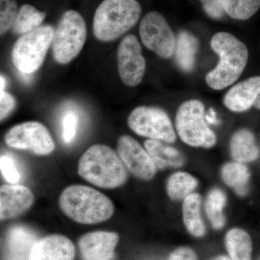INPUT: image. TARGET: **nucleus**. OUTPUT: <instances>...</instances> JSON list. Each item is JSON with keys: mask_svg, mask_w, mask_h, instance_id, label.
<instances>
[{"mask_svg": "<svg viewBox=\"0 0 260 260\" xmlns=\"http://www.w3.org/2000/svg\"><path fill=\"white\" fill-rule=\"evenodd\" d=\"M210 46L219 56V61L207 74L205 81L213 90H223L240 78L247 64L249 51L244 43L226 32L215 34Z\"/></svg>", "mask_w": 260, "mask_h": 260, "instance_id": "nucleus-1", "label": "nucleus"}, {"mask_svg": "<svg viewBox=\"0 0 260 260\" xmlns=\"http://www.w3.org/2000/svg\"><path fill=\"white\" fill-rule=\"evenodd\" d=\"M59 207L70 219L83 224H95L109 220L114 212L112 200L105 194L84 185L68 186L61 193Z\"/></svg>", "mask_w": 260, "mask_h": 260, "instance_id": "nucleus-2", "label": "nucleus"}, {"mask_svg": "<svg viewBox=\"0 0 260 260\" xmlns=\"http://www.w3.org/2000/svg\"><path fill=\"white\" fill-rule=\"evenodd\" d=\"M78 174L93 185L114 189L126 182L127 171L119 155L104 145H94L80 157Z\"/></svg>", "mask_w": 260, "mask_h": 260, "instance_id": "nucleus-3", "label": "nucleus"}, {"mask_svg": "<svg viewBox=\"0 0 260 260\" xmlns=\"http://www.w3.org/2000/svg\"><path fill=\"white\" fill-rule=\"evenodd\" d=\"M141 13L137 0H104L94 15V35L101 42L116 40L138 23Z\"/></svg>", "mask_w": 260, "mask_h": 260, "instance_id": "nucleus-4", "label": "nucleus"}, {"mask_svg": "<svg viewBox=\"0 0 260 260\" xmlns=\"http://www.w3.org/2000/svg\"><path fill=\"white\" fill-rule=\"evenodd\" d=\"M203 103L191 99L182 103L175 118L176 129L181 141L195 148H211L217 136L207 124Z\"/></svg>", "mask_w": 260, "mask_h": 260, "instance_id": "nucleus-5", "label": "nucleus"}, {"mask_svg": "<svg viewBox=\"0 0 260 260\" xmlns=\"http://www.w3.org/2000/svg\"><path fill=\"white\" fill-rule=\"evenodd\" d=\"M86 37V24L82 15L75 10L65 12L51 44L54 59L61 64L70 63L83 49Z\"/></svg>", "mask_w": 260, "mask_h": 260, "instance_id": "nucleus-6", "label": "nucleus"}, {"mask_svg": "<svg viewBox=\"0 0 260 260\" xmlns=\"http://www.w3.org/2000/svg\"><path fill=\"white\" fill-rule=\"evenodd\" d=\"M54 34V28L46 25L19 38L12 52L15 68L20 73L29 75L39 69L52 44Z\"/></svg>", "mask_w": 260, "mask_h": 260, "instance_id": "nucleus-7", "label": "nucleus"}, {"mask_svg": "<svg viewBox=\"0 0 260 260\" xmlns=\"http://www.w3.org/2000/svg\"><path fill=\"white\" fill-rule=\"evenodd\" d=\"M129 129L140 136L172 144L177 135L167 113L157 107L135 108L128 117Z\"/></svg>", "mask_w": 260, "mask_h": 260, "instance_id": "nucleus-8", "label": "nucleus"}, {"mask_svg": "<svg viewBox=\"0 0 260 260\" xmlns=\"http://www.w3.org/2000/svg\"><path fill=\"white\" fill-rule=\"evenodd\" d=\"M140 38L145 47L162 59H169L175 51V34L167 20L156 11L149 12L142 19Z\"/></svg>", "mask_w": 260, "mask_h": 260, "instance_id": "nucleus-9", "label": "nucleus"}, {"mask_svg": "<svg viewBox=\"0 0 260 260\" xmlns=\"http://www.w3.org/2000/svg\"><path fill=\"white\" fill-rule=\"evenodd\" d=\"M5 142L11 148L39 155H49L55 148L47 128L38 121H27L10 128L5 135Z\"/></svg>", "mask_w": 260, "mask_h": 260, "instance_id": "nucleus-10", "label": "nucleus"}, {"mask_svg": "<svg viewBox=\"0 0 260 260\" xmlns=\"http://www.w3.org/2000/svg\"><path fill=\"white\" fill-rule=\"evenodd\" d=\"M118 72L121 81L129 87L138 86L144 77L146 62L138 39L133 34L126 36L117 50Z\"/></svg>", "mask_w": 260, "mask_h": 260, "instance_id": "nucleus-11", "label": "nucleus"}, {"mask_svg": "<svg viewBox=\"0 0 260 260\" xmlns=\"http://www.w3.org/2000/svg\"><path fill=\"white\" fill-rule=\"evenodd\" d=\"M117 153L126 170L135 177L149 181L156 174V166L147 150L129 135L118 140Z\"/></svg>", "mask_w": 260, "mask_h": 260, "instance_id": "nucleus-12", "label": "nucleus"}, {"mask_svg": "<svg viewBox=\"0 0 260 260\" xmlns=\"http://www.w3.org/2000/svg\"><path fill=\"white\" fill-rule=\"evenodd\" d=\"M223 104L233 112H244L251 107L260 110V76L251 77L229 89Z\"/></svg>", "mask_w": 260, "mask_h": 260, "instance_id": "nucleus-13", "label": "nucleus"}, {"mask_svg": "<svg viewBox=\"0 0 260 260\" xmlns=\"http://www.w3.org/2000/svg\"><path fill=\"white\" fill-rule=\"evenodd\" d=\"M34 196L26 186L12 184L0 188V219L9 220L25 213L31 207Z\"/></svg>", "mask_w": 260, "mask_h": 260, "instance_id": "nucleus-14", "label": "nucleus"}, {"mask_svg": "<svg viewBox=\"0 0 260 260\" xmlns=\"http://www.w3.org/2000/svg\"><path fill=\"white\" fill-rule=\"evenodd\" d=\"M118 242L116 233L95 232L80 238L78 245L84 260H107L114 255Z\"/></svg>", "mask_w": 260, "mask_h": 260, "instance_id": "nucleus-15", "label": "nucleus"}, {"mask_svg": "<svg viewBox=\"0 0 260 260\" xmlns=\"http://www.w3.org/2000/svg\"><path fill=\"white\" fill-rule=\"evenodd\" d=\"M74 244L64 236H48L36 243L30 260H73Z\"/></svg>", "mask_w": 260, "mask_h": 260, "instance_id": "nucleus-16", "label": "nucleus"}, {"mask_svg": "<svg viewBox=\"0 0 260 260\" xmlns=\"http://www.w3.org/2000/svg\"><path fill=\"white\" fill-rule=\"evenodd\" d=\"M144 148L157 169L181 167L185 162L184 157L179 150L160 140H147L144 143Z\"/></svg>", "mask_w": 260, "mask_h": 260, "instance_id": "nucleus-17", "label": "nucleus"}, {"mask_svg": "<svg viewBox=\"0 0 260 260\" xmlns=\"http://www.w3.org/2000/svg\"><path fill=\"white\" fill-rule=\"evenodd\" d=\"M230 153L234 161L250 162L259 157V147L255 136L247 129H241L236 132L230 141Z\"/></svg>", "mask_w": 260, "mask_h": 260, "instance_id": "nucleus-18", "label": "nucleus"}, {"mask_svg": "<svg viewBox=\"0 0 260 260\" xmlns=\"http://www.w3.org/2000/svg\"><path fill=\"white\" fill-rule=\"evenodd\" d=\"M37 238L30 231L22 227L13 228L8 235L10 260H30Z\"/></svg>", "mask_w": 260, "mask_h": 260, "instance_id": "nucleus-19", "label": "nucleus"}, {"mask_svg": "<svg viewBox=\"0 0 260 260\" xmlns=\"http://www.w3.org/2000/svg\"><path fill=\"white\" fill-rule=\"evenodd\" d=\"M202 198L193 192L183 201V221L188 232L195 237H202L205 234L204 220L201 214Z\"/></svg>", "mask_w": 260, "mask_h": 260, "instance_id": "nucleus-20", "label": "nucleus"}, {"mask_svg": "<svg viewBox=\"0 0 260 260\" xmlns=\"http://www.w3.org/2000/svg\"><path fill=\"white\" fill-rule=\"evenodd\" d=\"M199 48L198 39L191 32L182 30L176 42L175 59L179 68L186 73L194 69L195 57Z\"/></svg>", "mask_w": 260, "mask_h": 260, "instance_id": "nucleus-21", "label": "nucleus"}, {"mask_svg": "<svg viewBox=\"0 0 260 260\" xmlns=\"http://www.w3.org/2000/svg\"><path fill=\"white\" fill-rule=\"evenodd\" d=\"M225 246L232 260H251L252 243L246 231L234 228L225 235Z\"/></svg>", "mask_w": 260, "mask_h": 260, "instance_id": "nucleus-22", "label": "nucleus"}, {"mask_svg": "<svg viewBox=\"0 0 260 260\" xmlns=\"http://www.w3.org/2000/svg\"><path fill=\"white\" fill-rule=\"evenodd\" d=\"M221 177L224 182L235 189L238 194L244 196L247 192L250 173L245 164L227 162L222 167Z\"/></svg>", "mask_w": 260, "mask_h": 260, "instance_id": "nucleus-23", "label": "nucleus"}, {"mask_svg": "<svg viewBox=\"0 0 260 260\" xmlns=\"http://www.w3.org/2000/svg\"><path fill=\"white\" fill-rule=\"evenodd\" d=\"M198 186V181L189 173L178 172L173 174L167 181V191L173 200H184L192 194Z\"/></svg>", "mask_w": 260, "mask_h": 260, "instance_id": "nucleus-24", "label": "nucleus"}, {"mask_svg": "<svg viewBox=\"0 0 260 260\" xmlns=\"http://www.w3.org/2000/svg\"><path fill=\"white\" fill-rule=\"evenodd\" d=\"M45 16V13L39 11L32 5H22L12 27L13 31L17 35H25L40 27Z\"/></svg>", "mask_w": 260, "mask_h": 260, "instance_id": "nucleus-25", "label": "nucleus"}, {"mask_svg": "<svg viewBox=\"0 0 260 260\" xmlns=\"http://www.w3.org/2000/svg\"><path fill=\"white\" fill-rule=\"evenodd\" d=\"M226 204V195L221 189L210 191L205 202V211L214 229H220L225 225L223 210Z\"/></svg>", "mask_w": 260, "mask_h": 260, "instance_id": "nucleus-26", "label": "nucleus"}, {"mask_svg": "<svg viewBox=\"0 0 260 260\" xmlns=\"http://www.w3.org/2000/svg\"><path fill=\"white\" fill-rule=\"evenodd\" d=\"M223 11L235 20H246L256 13L260 0H218Z\"/></svg>", "mask_w": 260, "mask_h": 260, "instance_id": "nucleus-27", "label": "nucleus"}, {"mask_svg": "<svg viewBox=\"0 0 260 260\" xmlns=\"http://www.w3.org/2000/svg\"><path fill=\"white\" fill-rule=\"evenodd\" d=\"M18 13L16 0H0V32L2 36L12 28Z\"/></svg>", "mask_w": 260, "mask_h": 260, "instance_id": "nucleus-28", "label": "nucleus"}, {"mask_svg": "<svg viewBox=\"0 0 260 260\" xmlns=\"http://www.w3.org/2000/svg\"><path fill=\"white\" fill-rule=\"evenodd\" d=\"M0 169L3 177L8 182L15 184L20 181V173L15 166V162L9 156L2 155L0 158Z\"/></svg>", "mask_w": 260, "mask_h": 260, "instance_id": "nucleus-29", "label": "nucleus"}, {"mask_svg": "<svg viewBox=\"0 0 260 260\" xmlns=\"http://www.w3.org/2000/svg\"><path fill=\"white\" fill-rule=\"evenodd\" d=\"M78 117L74 112H68L63 119V140L66 143H70L76 135Z\"/></svg>", "mask_w": 260, "mask_h": 260, "instance_id": "nucleus-30", "label": "nucleus"}, {"mask_svg": "<svg viewBox=\"0 0 260 260\" xmlns=\"http://www.w3.org/2000/svg\"><path fill=\"white\" fill-rule=\"evenodd\" d=\"M15 105L14 97L7 92L0 93V119L3 120L13 110Z\"/></svg>", "mask_w": 260, "mask_h": 260, "instance_id": "nucleus-31", "label": "nucleus"}, {"mask_svg": "<svg viewBox=\"0 0 260 260\" xmlns=\"http://www.w3.org/2000/svg\"><path fill=\"white\" fill-rule=\"evenodd\" d=\"M203 3L205 13L213 19H220L223 16L224 13L218 0H200Z\"/></svg>", "mask_w": 260, "mask_h": 260, "instance_id": "nucleus-32", "label": "nucleus"}, {"mask_svg": "<svg viewBox=\"0 0 260 260\" xmlns=\"http://www.w3.org/2000/svg\"><path fill=\"white\" fill-rule=\"evenodd\" d=\"M169 260H198V257L192 249L181 247L171 254Z\"/></svg>", "mask_w": 260, "mask_h": 260, "instance_id": "nucleus-33", "label": "nucleus"}, {"mask_svg": "<svg viewBox=\"0 0 260 260\" xmlns=\"http://www.w3.org/2000/svg\"><path fill=\"white\" fill-rule=\"evenodd\" d=\"M0 83H1V86H0V92L3 93L4 92V88L5 85V80L4 77L1 75V80H0Z\"/></svg>", "mask_w": 260, "mask_h": 260, "instance_id": "nucleus-34", "label": "nucleus"}, {"mask_svg": "<svg viewBox=\"0 0 260 260\" xmlns=\"http://www.w3.org/2000/svg\"><path fill=\"white\" fill-rule=\"evenodd\" d=\"M213 260H232L230 258L227 257V256H217V257L214 258Z\"/></svg>", "mask_w": 260, "mask_h": 260, "instance_id": "nucleus-35", "label": "nucleus"}, {"mask_svg": "<svg viewBox=\"0 0 260 260\" xmlns=\"http://www.w3.org/2000/svg\"><path fill=\"white\" fill-rule=\"evenodd\" d=\"M107 260H109V259H107Z\"/></svg>", "mask_w": 260, "mask_h": 260, "instance_id": "nucleus-36", "label": "nucleus"}]
</instances>
